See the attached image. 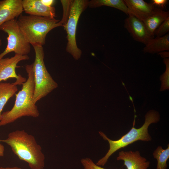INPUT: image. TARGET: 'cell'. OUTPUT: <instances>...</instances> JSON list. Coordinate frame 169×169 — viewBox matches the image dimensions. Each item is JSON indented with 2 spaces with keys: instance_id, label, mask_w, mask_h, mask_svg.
<instances>
[{
  "instance_id": "obj_5",
  "label": "cell",
  "mask_w": 169,
  "mask_h": 169,
  "mask_svg": "<svg viewBox=\"0 0 169 169\" xmlns=\"http://www.w3.org/2000/svg\"><path fill=\"white\" fill-rule=\"evenodd\" d=\"M35 53L33 64L35 88L33 101L36 103L58 87L47 71L44 61V52L42 46H33Z\"/></svg>"
},
{
  "instance_id": "obj_4",
  "label": "cell",
  "mask_w": 169,
  "mask_h": 169,
  "mask_svg": "<svg viewBox=\"0 0 169 169\" xmlns=\"http://www.w3.org/2000/svg\"><path fill=\"white\" fill-rule=\"evenodd\" d=\"M20 29L27 41L32 46H43L47 33L57 27L63 26L55 18L22 14L17 19Z\"/></svg>"
},
{
  "instance_id": "obj_13",
  "label": "cell",
  "mask_w": 169,
  "mask_h": 169,
  "mask_svg": "<svg viewBox=\"0 0 169 169\" xmlns=\"http://www.w3.org/2000/svg\"><path fill=\"white\" fill-rule=\"evenodd\" d=\"M23 11L29 15L54 18L55 9L54 7L44 5L40 0H22Z\"/></svg>"
},
{
  "instance_id": "obj_6",
  "label": "cell",
  "mask_w": 169,
  "mask_h": 169,
  "mask_svg": "<svg viewBox=\"0 0 169 169\" xmlns=\"http://www.w3.org/2000/svg\"><path fill=\"white\" fill-rule=\"evenodd\" d=\"M89 1L87 0H72L67 20L63 25L67 34L66 51L76 60L79 59L82 54V51L78 47L76 42L77 25L81 13L88 6Z\"/></svg>"
},
{
  "instance_id": "obj_16",
  "label": "cell",
  "mask_w": 169,
  "mask_h": 169,
  "mask_svg": "<svg viewBox=\"0 0 169 169\" xmlns=\"http://www.w3.org/2000/svg\"><path fill=\"white\" fill-rule=\"evenodd\" d=\"M18 90L17 85L13 83H0V121L2 119L1 112L5 105Z\"/></svg>"
},
{
  "instance_id": "obj_20",
  "label": "cell",
  "mask_w": 169,
  "mask_h": 169,
  "mask_svg": "<svg viewBox=\"0 0 169 169\" xmlns=\"http://www.w3.org/2000/svg\"><path fill=\"white\" fill-rule=\"evenodd\" d=\"M169 31V17L165 20L156 30L154 35L161 37L168 33Z\"/></svg>"
},
{
  "instance_id": "obj_14",
  "label": "cell",
  "mask_w": 169,
  "mask_h": 169,
  "mask_svg": "<svg viewBox=\"0 0 169 169\" xmlns=\"http://www.w3.org/2000/svg\"><path fill=\"white\" fill-rule=\"evenodd\" d=\"M168 17V11L155 8L153 13L143 22L150 34L154 37L156 30Z\"/></svg>"
},
{
  "instance_id": "obj_27",
  "label": "cell",
  "mask_w": 169,
  "mask_h": 169,
  "mask_svg": "<svg viewBox=\"0 0 169 169\" xmlns=\"http://www.w3.org/2000/svg\"><path fill=\"white\" fill-rule=\"evenodd\" d=\"M2 44V41H1V39L0 37V47L1 45Z\"/></svg>"
},
{
  "instance_id": "obj_7",
  "label": "cell",
  "mask_w": 169,
  "mask_h": 169,
  "mask_svg": "<svg viewBox=\"0 0 169 169\" xmlns=\"http://www.w3.org/2000/svg\"><path fill=\"white\" fill-rule=\"evenodd\" d=\"M0 30L8 35L7 46L4 50L0 54V59L11 52L22 55H27L30 52V44L21 32L17 19L3 23L0 26Z\"/></svg>"
},
{
  "instance_id": "obj_3",
  "label": "cell",
  "mask_w": 169,
  "mask_h": 169,
  "mask_svg": "<svg viewBox=\"0 0 169 169\" xmlns=\"http://www.w3.org/2000/svg\"><path fill=\"white\" fill-rule=\"evenodd\" d=\"M160 120L159 112L154 110L149 111L145 115V121L140 128H136L134 127L135 118L133 126L126 134L119 139L113 140L109 138L103 132L99 131L100 136L109 144V149L105 156L100 159L96 163L100 166H104L107 162L110 157L115 152L122 148H124L136 141H141L144 142L150 141L152 137L148 132V128L152 123H156Z\"/></svg>"
},
{
  "instance_id": "obj_2",
  "label": "cell",
  "mask_w": 169,
  "mask_h": 169,
  "mask_svg": "<svg viewBox=\"0 0 169 169\" xmlns=\"http://www.w3.org/2000/svg\"><path fill=\"white\" fill-rule=\"evenodd\" d=\"M25 69L28 78L22 84L21 90L16 94L13 107L2 114L0 126L13 123L23 116L37 118L39 115L37 107L33 101L35 88L33 64L26 65Z\"/></svg>"
},
{
  "instance_id": "obj_8",
  "label": "cell",
  "mask_w": 169,
  "mask_h": 169,
  "mask_svg": "<svg viewBox=\"0 0 169 169\" xmlns=\"http://www.w3.org/2000/svg\"><path fill=\"white\" fill-rule=\"evenodd\" d=\"M27 55H22L15 54L10 58L0 59V83L3 80L6 81L10 78H14L16 81L13 84L16 85L22 84L27 80L21 75H17L15 69L17 64L20 61L29 59Z\"/></svg>"
},
{
  "instance_id": "obj_24",
  "label": "cell",
  "mask_w": 169,
  "mask_h": 169,
  "mask_svg": "<svg viewBox=\"0 0 169 169\" xmlns=\"http://www.w3.org/2000/svg\"><path fill=\"white\" fill-rule=\"evenodd\" d=\"M158 54L162 57L164 58H168L169 57V51H165L161 52L158 53Z\"/></svg>"
},
{
  "instance_id": "obj_26",
  "label": "cell",
  "mask_w": 169,
  "mask_h": 169,
  "mask_svg": "<svg viewBox=\"0 0 169 169\" xmlns=\"http://www.w3.org/2000/svg\"><path fill=\"white\" fill-rule=\"evenodd\" d=\"M0 169H23L18 167L14 166V167H0Z\"/></svg>"
},
{
  "instance_id": "obj_19",
  "label": "cell",
  "mask_w": 169,
  "mask_h": 169,
  "mask_svg": "<svg viewBox=\"0 0 169 169\" xmlns=\"http://www.w3.org/2000/svg\"><path fill=\"white\" fill-rule=\"evenodd\" d=\"M163 62L166 66L165 72L160 76L161 85L160 91H162L169 89V59L164 58Z\"/></svg>"
},
{
  "instance_id": "obj_11",
  "label": "cell",
  "mask_w": 169,
  "mask_h": 169,
  "mask_svg": "<svg viewBox=\"0 0 169 169\" xmlns=\"http://www.w3.org/2000/svg\"><path fill=\"white\" fill-rule=\"evenodd\" d=\"M23 11L22 0H0V26L18 18Z\"/></svg>"
},
{
  "instance_id": "obj_12",
  "label": "cell",
  "mask_w": 169,
  "mask_h": 169,
  "mask_svg": "<svg viewBox=\"0 0 169 169\" xmlns=\"http://www.w3.org/2000/svg\"><path fill=\"white\" fill-rule=\"evenodd\" d=\"M128 14H131L143 22L153 13L155 7L143 0H124Z\"/></svg>"
},
{
  "instance_id": "obj_18",
  "label": "cell",
  "mask_w": 169,
  "mask_h": 169,
  "mask_svg": "<svg viewBox=\"0 0 169 169\" xmlns=\"http://www.w3.org/2000/svg\"><path fill=\"white\" fill-rule=\"evenodd\" d=\"M154 158L157 160L156 169H166L167 161L169 158V145L166 149H164L161 146H158L153 153Z\"/></svg>"
},
{
  "instance_id": "obj_17",
  "label": "cell",
  "mask_w": 169,
  "mask_h": 169,
  "mask_svg": "<svg viewBox=\"0 0 169 169\" xmlns=\"http://www.w3.org/2000/svg\"><path fill=\"white\" fill-rule=\"evenodd\" d=\"M106 6L115 8L128 14L127 8L124 0H92L89 1L88 6L95 8Z\"/></svg>"
},
{
  "instance_id": "obj_25",
  "label": "cell",
  "mask_w": 169,
  "mask_h": 169,
  "mask_svg": "<svg viewBox=\"0 0 169 169\" xmlns=\"http://www.w3.org/2000/svg\"><path fill=\"white\" fill-rule=\"evenodd\" d=\"M5 148L4 146L2 144H0V156L4 155Z\"/></svg>"
},
{
  "instance_id": "obj_22",
  "label": "cell",
  "mask_w": 169,
  "mask_h": 169,
  "mask_svg": "<svg viewBox=\"0 0 169 169\" xmlns=\"http://www.w3.org/2000/svg\"><path fill=\"white\" fill-rule=\"evenodd\" d=\"M168 2L167 0H152L151 3L155 7L157 6L159 8L162 9L166 7Z\"/></svg>"
},
{
  "instance_id": "obj_23",
  "label": "cell",
  "mask_w": 169,
  "mask_h": 169,
  "mask_svg": "<svg viewBox=\"0 0 169 169\" xmlns=\"http://www.w3.org/2000/svg\"><path fill=\"white\" fill-rule=\"evenodd\" d=\"M40 1L44 5L48 7L52 6L55 1L54 0H40Z\"/></svg>"
},
{
  "instance_id": "obj_9",
  "label": "cell",
  "mask_w": 169,
  "mask_h": 169,
  "mask_svg": "<svg viewBox=\"0 0 169 169\" xmlns=\"http://www.w3.org/2000/svg\"><path fill=\"white\" fill-rule=\"evenodd\" d=\"M124 21V27L134 40L145 45L154 38L149 33L144 22L131 14Z\"/></svg>"
},
{
  "instance_id": "obj_21",
  "label": "cell",
  "mask_w": 169,
  "mask_h": 169,
  "mask_svg": "<svg viewBox=\"0 0 169 169\" xmlns=\"http://www.w3.org/2000/svg\"><path fill=\"white\" fill-rule=\"evenodd\" d=\"M80 162L84 169H107L97 165L88 157L82 159Z\"/></svg>"
},
{
  "instance_id": "obj_1",
  "label": "cell",
  "mask_w": 169,
  "mask_h": 169,
  "mask_svg": "<svg viewBox=\"0 0 169 169\" xmlns=\"http://www.w3.org/2000/svg\"><path fill=\"white\" fill-rule=\"evenodd\" d=\"M11 147L21 160L27 162L31 169H44L45 156L41 146L34 136L24 130H17L9 133L8 138L0 140Z\"/></svg>"
},
{
  "instance_id": "obj_15",
  "label": "cell",
  "mask_w": 169,
  "mask_h": 169,
  "mask_svg": "<svg viewBox=\"0 0 169 169\" xmlns=\"http://www.w3.org/2000/svg\"><path fill=\"white\" fill-rule=\"evenodd\" d=\"M169 50V34L161 37H156L150 39L143 49L145 53H158Z\"/></svg>"
},
{
  "instance_id": "obj_10",
  "label": "cell",
  "mask_w": 169,
  "mask_h": 169,
  "mask_svg": "<svg viewBox=\"0 0 169 169\" xmlns=\"http://www.w3.org/2000/svg\"><path fill=\"white\" fill-rule=\"evenodd\" d=\"M116 160L123 161L126 169H148L150 163L138 151H121L119 152Z\"/></svg>"
}]
</instances>
